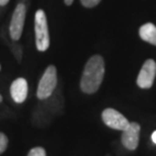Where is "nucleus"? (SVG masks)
Returning a JSON list of instances; mask_svg holds the SVG:
<instances>
[{
	"label": "nucleus",
	"instance_id": "1",
	"mask_svg": "<svg viewBox=\"0 0 156 156\" xmlns=\"http://www.w3.org/2000/svg\"><path fill=\"white\" fill-rule=\"evenodd\" d=\"M105 76V61L101 56L94 55L87 61L80 81L84 93L91 94L98 90Z\"/></svg>",
	"mask_w": 156,
	"mask_h": 156
},
{
	"label": "nucleus",
	"instance_id": "8",
	"mask_svg": "<svg viewBox=\"0 0 156 156\" xmlns=\"http://www.w3.org/2000/svg\"><path fill=\"white\" fill-rule=\"evenodd\" d=\"M10 94L12 99L17 104H21L26 101L27 96V82L24 78H17L12 82Z\"/></svg>",
	"mask_w": 156,
	"mask_h": 156
},
{
	"label": "nucleus",
	"instance_id": "3",
	"mask_svg": "<svg viewBox=\"0 0 156 156\" xmlns=\"http://www.w3.org/2000/svg\"><path fill=\"white\" fill-rule=\"evenodd\" d=\"M57 69L55 66L51 65L46 69L39 82L38 90H37L38 98L40 99L49 98L54 92L56 86H57Z\"/></svg>",
	"mask_w": 156,
	"mask_h": 156
},
{
	"label": "nucleus",
	"instance_id": "7",
	"mask_svg": "<svg viewBox=\"0 0 156 156\" xmlns=\"http://www.w3.org/2000/svg\"><path fill=\"white\" fill-rule=\"evenodd\" d=\"M101 118L108 127L119 131H123L130 123L126 117L114 108H105L102 112Z\"/></svg>",
	"mask_w": 156,
	"mask_h": 156
},
{
	"label": "nucleus",
	"instance_id": "14",
	"mask_svg": "<svg viewBox=\"0 0 156 156\" xmlns=\"http://www.w3.org/2000/svg\"><path fill=\"white\" fill-rule=\"evenodd\" d=\"M9 2V0H0V6H4Z\"/></svg>",
	"mask_w": 156,
	"mask_h": 156
},
{
	"label": "nucleus",
	"instance_id": "10",
	"mask_svg": "<svg viewBox=\"0 0 156 156\" xmlns=\"http://www.w3.org/2000/svg\"><path fill=\"white\" fill-rule=\"evenodd\" d=\"M8 145V139L3 133H0V154L3 153Z\"/></svg>",
	"mask_w": 156,
	"mask_h": 156
},
{
	"label": "nucleus",
	"instance_id": "11",
	"mask_svg": "<svg viewBox=\"0 0 156 156\" xmlns=\"http://www.w3.org/2000/svg\"><path fill=\"white\" fill-rule=\"evenodd\" d=\"M27 156H47L45 149L42 147H36L33 148L32 150L29 152Z\"/></svg>",
	"mask_w": 156,
	"mask_h": 156
},
{
	"label": "nucleus",
	"instance_id": "5",
	"mask_svg": "<svg viewBox=\"0 0 156 156\" xmlns=\"http://www.w3.org/2000/svg\"><path fill=\"white\" fill-rule=\"evenodd\" d=\"M156 75V63L152 59H148L144 62L143 66L137 77V85L140 88L147 89L153 85Z\"/></svg>",
	"mask_w": 156,
	"mask_h": 156
},
{
	"label": "nucleus",
	"instance_id": "6",
	"mask_svg": "<svg viewBox=\"0 0 156 156\" xmlns=\"http://www.w3.org/2000/svg\"><path fill=\"white\" fill-rule=\"evenodd\" d=\"M140 130L141 127L136 122H131L123 130L122 133V144L128 150H135L139 145Z\"/></svg>",
	"mask_w": 156,
	"mask_h": 156
},
{
	"label": "nucleus",
	"instance_id": "4",
	"mask_svg": "<svg viewBox=\"0 0 156 156\" xmlns=\"http://www.w3.org/2000/svg\"><path fill=\"white\" fill-rule=\"evenodd\" d=\"M27 8L23 3H20L15 7L12 14L10 26H9V34L13 41H18L23 35V30L26 20Z\"/></svg>",
	"mask_w": 156,
	"mask_h": 156
},
{
	"label": "nucleus",
	"instance_id": "2",
	"mask_svg": "<svg viewBox=\"0 0 156 156\" xmlns=\"http://www.w3.org/2000/svg\"><path fill=\"white\" fill-rule=\"evenodd\" d=\"M35 32L36 46L41 52H45L50 47V35L47 23L46 13L42 9H39L35 15Z\"/></svg>",
	"mask_w": 156,
	"mask_h": 156
},
{
	"label": "nucleus",
	"instance_id": "12",
	"mask_svg": "<svg viewBox=\"0 0 156 156\" xmlns=\"http://www.w3.org/2000/svg\"><path fill=\"white\" fill-rule=\"evenodd\" d=\"M101 0H80V2L82 3V5L84 7H87V8H91V7H94L101 2Z\"/></svg>",
	"mask_w": 156,
	"mask_h": 156
},
{
	"label": "nucleus",
	"instance_id": "15",
	"mask_svg": "<svg viewBox=\"0 0 156 156\" xmlns=\"http://www.w3.org/2000/svg\"><path fill=\"white\" fill-rule=\"evenodd\" d=\"M74 0H64V2H65V4L66 5H71L73 3Z\"/></svg>",
	"mask_w": 156,
	"mask_h": 156
},
{
	"label": "nucleus",
	"instance_id": "17",
	"mask_svg": "<svg viewBox=\"0 0 156 156\" xmlns=\"http://www.w3.org/2000/svg\"><path fill=\"white\" fill-rule=\"evenodd\" d=\"M0 70H1V66H0Z\"/></svg>",
	"mask_w": 156,
	"mask_h": 156
},
{
	"label": "nucleus",
	"instance_id": "9",
	"mask_svg": "<svg viewBox=\"0 0 156 156\" xmlns=\"http://www.w3.org/2000/svg\"><path fill=\"white\" fill-rule=\"evenodd\" d=\"M139 35L143 41L156 46V27L153 23H147L140 27Z\"/></svg>",
	"mask_w": 156,
	"mask_h": 156
},
{
	"label": "nucleus",
	"instance_id": "16",
	"mask_svg": "<svg viewBox=\"0 0 156 156\" xmlns=\"http://www.w3.org/2000/svg\"><path fill=\"white\" fill-rule=\"evenodd\" d=\"M1 101H2V95L0 94V102H1Z\"/></svg>",
	"mask_w": 156,
	"mask_h": 156
},
{
	"label": "nucleus",
	"instance_id": "13",
	"mask_svg": "<svg viewBox=\"0 0 156 156\" xmlns=\"http://www.w3.org/2000/svg\"><path fill=\"white\" fill-rule=\"evenodd\" d=\"M151 140H152V142H153L154 144H156V131H154V132L152 133V135H151Z\"/></svg>",
	"mask_w": 156,
	"mask_h": 156
}]
</instances>
